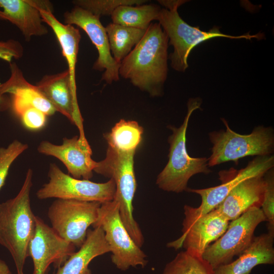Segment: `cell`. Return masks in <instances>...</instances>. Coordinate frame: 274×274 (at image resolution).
Masks as SVG:
<instances>
[{
	"label": "cell",
	"instance_id": "1",
	"mask_svg": "<svg viewBox=\"0 0 274 274\" xmlns=\"http://www.w3.org/2000/svg\"><path fill=\"white\" fill-rule=\"evenodd\" d=\"M168 38L159 23H151L133 50L121 62L119 74L152 96L162 93L166 79Z\"/></svg>",
	"mask_w": 274,
	"mask_h": 274
},
{
	"label": "cell",
	"instance_id": "2",
	"mask_svg": "<svg viewBox=\"0 0 274 274\" xmlns=\"http://www.w3.org/2000/svg\"><path fill=\"white\" fill-rule=\"evenodd\" d=\"M32 174V169H28L17 195L0 203V245L11 254L17 274H24L36 228V216L32 212L30 198Z\"/></svg>",
	"mask_w": 274,
	"mask_h": 274
},
{
	"label": "cell",
	"instance_id": "3",
	"mask_svg": "<svg viewBox=\"0 0 274 274\" xmlns=\"http://www.w3.org/2000/svg\"><path fill=\"white\" fill-rule=\"evenodd\" d=\"M201 100L199 97L190 99L187 103V112L179 127L169 125L173 133L169 136L168 162L157 177L158 187L165 191L180 193L186 191L189 180L198 174H209L208 158L192 157L186 148V132L192 113L200 108Z\"/></svg>",
	"mask_w": 274,
	"mask_h": 274
},
{
	"label": "cell",
	"instance_id": "4",
	"mask_svg": "<svg viewBox=\"0 0 274 274\" xmlns=\"http://www.w3.org/2000/svg\"><path fill=\"white\" fill-rule=\"evenodd\" d=\"M165 8L161 9L157 20L166 34L169 45L174 51L169 56L171 66L177 71L184 72L188 67V57L191 51L201 43L216 37H225L231 39L263 38V33L250 35L249 32L238 36L222 33L218 26H214L208 31H202L199 26L189 25L180 16L178 8L186 1H158Z\"/></svg>",
	"mask_w": 274,
	"mask_h": 274
},
{
	"label": "cell",
	"instance_id": "5",
	"mask_svg": "<svg viewBox=\"0 0 274 274\" xmlns=\"http://www.w3.org/2000/svg\"><path fill=\"white\" fill-rule=\"evenodd\" d=\"M135 153L120 152L108 147L105 158L96 162L93 172L114 181V200L119 204L121 220L134 242L141 248L144 236L133 214V200L137 187L134 170Z\"/></svg>",
	"mask_w": 274,
	"mask_h": 274
},
{
	"label": "cell",
	"instance_id": "6",
	"mask_svg": "<svg viewBox=\"0 0 274 274\" xmlns=\"http://www.w3.org/2000/svg\"><path fill=\"white\" fill-rule=\"evenodd\" d=\"M226 130L209 133L213 144L208 166L212 167L228 161L237 162L248 156L272 155L274 150V131L271 127L258 126L248 134H241L232 130L228 122L221 119Z\"/></svg>",
	"mask_w": 274,
	"mask_h": 274
},
{
	"label": "cell",
	"instance_id": "7",
	"mask_svg": "<svg viewBox=\"0 0 274 274\" xmlns=\"http://www.w3.org/2000/svg\"><path fill=\"white\" fill-rule=\"evenodd\" d=\"M92 226H100L104 230L112 253V262L118 269L125 271L131 267L143 268L147 265V255L123 223L116 201L101 203L97 219Z\"/></svg>",
	"mask_w": 274,
	"mask_h": 274
},
{
	"label": "cell",
	"instance_id": "8",
	"mask_svg": "<svg viewBox=\"0 0 274 274\" xmlns=\"http://www.w3.org/2000/svg\"><path fill=\"white\" fill-rule=\"evenodd\" d=\"M266 218L260 208L252 207L231 221L223 234L210 245L202 258L214 269L231 262L251 244L257 226Z\"/></svg>",
	"mask_w": 274,
	"mask_h": 274
},
{
	"label": "cell",
	"instance_id": "9",
	"mask_svg": "<svg viewBox=\"0 0 274 274\" xmlns=\"http://www.w3.org/2000/svg\"><path fill=\"white\" fill-rule=\"evenodd\" d=\"M274 166L273 155L256 156L247 166L237 170L230 168L219 172V185L204 189L187 188L186 191L199 195L200 205L197 208L184 207L185 218L183 222H189L215 209L229 192L239 183L249 178L265 174Z\"/></svg>",
	"mask_w": 274,
	"mask_h": 274
},
{
	"label": "cell",
	"instance_id": "10",
	"mask_svg": "<svg viewBox=\"0 0 274 274\" xmlns=\"http://www.w3.org/2000/svg\"><path fill=\"white\" fill-rule=\"evenodd\" d=\"M48 176V182L37 192L39 199L55 198L102 203L114 199L116 185L112 179L101 183L76 179L64 173L55 163L50 164Z\"/></svg>",
	"mask_w": 274,
	"mask_h": 274
},
{
	"label": "cell",
	"instance_id": "11",
	"mask_svg": "<svg viewBox=\"0 0 274 274\" xmlns=\"http://www.w3.org/2000/svg\"><path fill=\"white\" fill-rule=\"evenodd\" d=\"M101 203L74 199H56L47 216L51 227L62 238L80 247L89 227L96 221Z\"/></svg>",
	"mask_w": 274,
	"mask_h": 274
},
{
	"label": "cell",
	"instance_id": "12",
	"mask_svg": "<svg viewBox=\"0 0 274 274\" xmlns=\"http://www.w3.org/2000/svg\"><path fill=\"white\" fill-rule=\"evenodd\" d=\"M65 24L75 25L83 29L95 46L98 56L93 68L104 71L101 80L107 84L119 80V70L120 63L112 55L105 27L100 21V17L80 7L74 6L63 14Z\"/></svg>",
	"mask_w": 274,
	"mask_h": 274
},
{
	"label": "cell",
	"instance_id": "13",
	"mask_svg": "<svg viewBox=\"0 0 274 274\" xmlns=\"http://www.w3.org/2000/svg\"><path fill=\"white\" fill-rule=\"evenodd\" d=\"M75 250L74 245L60 237L36 216L35 231L29 247V255L33 265L32 274H46L51 264L58 268Z\"/></svg>",
	"mask_w": 274,
	"mask_h": 274
},
{
	"label": "cell",
	"instance_id": "14",
	"mask_svg": "<svg viewBox=\"0 0 274 274\" xmlns=\"http://www.w3.org/2000/svg\"><path fill=\"white\" fill-rule=\"evenodd\" d=\"M229 221L216 209L189 222H183L182 234L167 243L168 248L186 251L199 256L226 230Z\"/></svg>",
	"mask_w": 274,
	"mask_h": 274
},
{
	"label": "cell",
	"instance_id": "15",
	"mask_svg": "<svg viewBox=\"0 0 274 274\" xmlns=\"http://www.w3.org/2000/svg\"><path fill=\"white\" fill-rule=\"evenodd\" d=\"M37 150L40 153L59 160L75 178L89 180L93 176L96 161L91 158L92 152L86 139L78 135L64 138L60 145L42 141Z\"/></svg>",
	"mask_w": 274,
	"mask_h": 274
},
{
	"label": "cell",
	"instance_id": "16",
	"mask_svg": "<svg viewBox=\"0 0 274 274\" xmlns=\"http://www.w3.org/2000/svg\"><path fill=\"white\" fill-rule=\"evenodd\" d=\"M56 112L75 124L80 131L79 136L86 138L83 130V119L77 97V90L72 84L68 70L44 76L36 85Z\"/></svg>",
	"mask_w": 274,
	"mask_h": 274
},
{
	"label": "cell",
	"instance_id": "17",
	"mask_svg": "<svg viewBox=\"0 0 274 274\" xmlns=\"http://www.w3.org/2000/svg\"><path fill=\"white\" fill-rule=\"evenodd\" d=\"M0 20L15 25L26 41H29L32 37L48 33V28L43 24L40 10H53L49 1L0 0Z\"/></svg>",
	"mask_w": 274,
	"mask_h": 274
},
{
	"label": "cell",
	"instance_id": "18",
	"mask_svg": "<svg viewBox=\"0 0 274 274\" xmlns=\"http://www.w3.org/2000/svg\"><path fill=\"white\" fill-rule=\"evenodd\" d=\"M265 174L242 181L215 209L230 221L237 218L251 208H261L265 188Z\"/></svg>",
	"mask_w": 274,
	"mask_h": 274
},
{
	"label": "cell",
	"instance_id": "19",
	"mask_svg": "<svg viewBox=\"0 0 274 274\" xmlns=\"http://www.w3.org/2000/svg\"><path fill=\"white\" fill-rule=\"evenodd\" d=\"M273 238L274 234L268 232L254 236L251 244L237 259L216 268L215 274H250L258 265L273 264Z\"/></svg>",
	"mask_w": 274,
	"mask_h": 274
},
{
	"label": "cell",
	"instance_id": "20",
	"mask_svg": "<svg viewBox=\"0 0 274 274\" xmlns=\"http://www.w3.org/2000/svg\"><path fill=\"white\" fill-rule=\"evenodd\" d=\"M111 252L105 233L100 226L89 229L80 247L53 274H92L89 265L95 258Z\"/></svg>",
	"mask_w": 274,
	"mask_h": 274
},
{
	"label": "cell",
	"instance_id": "21",
	"mask_svg": "<svg viewBox=\"0 0 274 274\" xmlns=\"http://www.w3.org/2000/svg\"><path fill=\"white\" fill-rule=\"evenodd\" d=\"M10 76L0 84V95L10 94L12 100L33 106L48 116L56 111L36 86L28 82L15 62L9 63Z\"/></svg>",
	"mask_w": 274,
	"mask_h": 274
},
{
	"label": "cell",
	"instance_id": "22",
	"mask_svg": "<svg viewBox=\"0 0 274 274\" xmlns=\"http://www.w3.org/2000/svg\"><path fill=\"white\" fill-rule=\"evenodd\" d=\"M40 13L43 22L51 27L58 40L67 62L72 86L77 90L76 66L81 40L80 31L74 25L61 23L52 10L42 9Z\"/></svg>",
	"mask_w": 274,
	"mask_h": 274
},
{
	"label": "cell",
	"instance_id": "23",
	"mask_svg": "<svg viewBox=\"0 0 274 274\" xmlns=\"http://www.w3.org/2000/svg\"><path fill=\"white\" fill-rule=\"evenodd\" d=\"M114 59L120 63L141 41L146 30L111 23L105 27Z\"/></svg>",
	"mask_w": 274,
	"mask_h": 274
},
{
	"label": "cell",
	"instance_id": "24",
	"mask_svg": "<svg viewBox=\"0 0 274 274\" xmlns=\"http://www.w3.org/2000/svg\"><path fill=\"white\" fill-rule=\"evenodd\" d=\"M143 128L133 120L121 119L104 134L108 147L123 152L136 151L142 140Z\"/></svg>",
	"mask_w": 274,
	"mask_h": 274
},
{
	"label": "cell",
	"instance_id": "25",
	"mask_svg": "<svg viewBox=\"0 0 274 274\" xmlns=\"http://www.w3.org/2000/svg\"><path fill=\"white\" fill-rule=\"evenodd\" d=\"M161 8L153 4L122 5L113 12V23L125 26L146 30L151 21L157 20Z\"/></svg>",
	"mask_w": 274,
	"mask_h": 274
},
{
	"label": "cell",
	"instance_id": "26",
	"mask_svg": "<svg viewBox=\"0 0 274 274\" xmlns=\"http://www.w3.org/2000/svg\"><path fill=\"white\" fill-rule=\"evenodd\" d=\"M161 274H215L214 269L201 256L187 251L179 252L167 263Z\"/></svg>",
	"mask_w": 274,
	"mask_h": 274
},
{
	"label": "cell",
	"instance_id": "27",
	"mask_svg": "<svg viewBox=\"0 0 274 274\" xmlns=\"http://www.w3.org/2000/svg\"><path fill=\"white\" fill-rule=\"evenodd\" d=\"M147 2L145 0H75L72 2L77 6L100 17L111 15L114 11L122 5H140Z\"/></svg>",
	"mask_w": 274,
	"mask_h": 274
},
{
	"label": "cell",
	"instance_id": "28",
	"mask_svg": "<svg viewBox=\"0 0 274 274\" xmlns=\"http://www.w3.org/2000/svg\"><path fill=\"white\" fill-rule=\"evenodd\" d=\"M27 148V144L18 140H14L6 148H0V190L5 184L12 164Z\"/></svg>",
	"mask_w": 274,
	"mask_h": 274
},
{
	"label": "cell",
	"instance_id": "29",
	"mask_svg": "<svg viewBox=\"0 0 274 274\" xmlns=\"http://www.w3.org/2000/svg\"><path fill=\"white\" fill-rule=\"evenodd\" d=\"M265 188L261 209L268 222V232L274 234V176L273 168L264 176Z\"/></svg>",
	"mask_w": 274,
	"mask_h": 274
},
{
	"label": "cell",
	"instance_id": "30",
	"mask_svg": "<svg viewBox=\"0 0 274 274\" xmlns=\"http://www.w3.org/2000/svg\"><path fill=\"white\" fill-rule=\"evenodd\" d=\"M23 126L31 130H39L46 124L48 116L38 109L29 106L18 116Z\"/></svg>",
	"mask_w": 274,
	"mask_h": 274
},
{
	"label": "cell",
	"instance_id": "31",
	"mask_svg": "<svg viewBox=\"0 0 274 274\" xmlns=\"http://www.w3.org/2000/svg\"><path fill=\"white\" fill-rule=\"evenodd\" d=\"M23 47L18 41L10 39L0 41V59L10 63L13 59H18L23 55Z\"/></svg>",
	"mask_w": 274,
	"mask_h": 274
},
{
	"label": "cell",
	"instance_id": "32",
	"mask_svg": "<svg viewBox=\"0 0 274 274\" xmlns=\"http://www.w3.org/2000/svg\"><path fill=\"white\" fill-rule=\"evenodd\" d=\"M11 107V100L7 95H0V111H5Z\"/></svg>",
	"mask_w": 274,
	"mask_h": 274
},
{
	"label": "cell",
	"instance_id": "33",
	"mask_svg": "<svg viewBox=\"0 0 274 274\" xmlns=\"http://www.w3.org/2000/svg\"><path fill=\"white\" fill-rule=\"evenodd\" d=\"M0 274H12L8 265L0 259Z\"/></svg>",
	"mask_w": 274,
	"mask_h": 274
}]
</instances>
